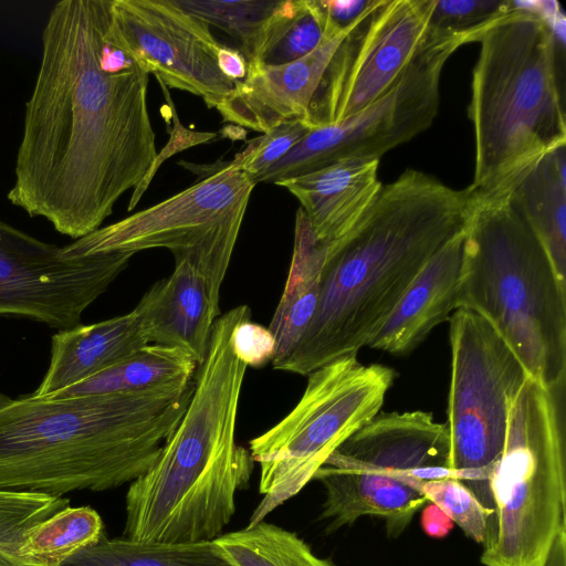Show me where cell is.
<instances>
[{"label":"cell","mask_w":566,"mask_h":566,"mask_svg":"<svg viewBox=\"0 0 566 566\" xmlns=\"http://www.w3.org/2000/svg\"><path fill=\"white\" fill-rule=\"evenodd\" d=\"M111 7L62 0L50 10L7 196L74 240L99 229L157 157L149 74L138 64L118 73L99 66Z\"/></svg>","instance_id":"cell-1"},{"label":"cell","mask_w":566,"mask_h":566,"mask_svg":"<svg viewBox=\"0 0 566 566\" xmlns=\"http://www.w3.org/2000/svg\"><path fill=\"white\" fill-rule=\"evenodd\" d=\"M449 322V469L486 509V472L503 447L510 406L531 376L479 314L458 308Z\"/></svg>","instance_id":"cell-11"},{"label":"cell","mask_w":566,"mask_h":566,"mask_svg":"<svg viewBox=\"0 0 566 566\" xmlns=\"http://www.w3.org/2000/svg\"><path fill=\"white\" fill-rule=\"evenodd\" d=\"M545 566H566V525L558 531L549 549Z\"/></svg>","instance_id":"cell-38"},{"label":"cell","mask_w":566,"mask_h":566,"mask_svg":"<svg viewBox=\"0 0 566 566\" xmlns=\"http://www.w3.org/2000/svg\"><path fill=\"white\" fill-rule=\"evenodd\" d=\"M218 67L232 82L242 81L248 73L244 55L237 49L222 45L217 54Z\"/></svg>","instance_id":"cell-36"},{"label":"cell","mask_w":566,"mask_h":566,"mask_svg":"<svg viewBox=\"0 0 566 566\" xmlns=\"http://www.w3.org/2000/svg\"><path fill=\"white\" fill-rule=\"evenodd\" d=\"M396 371L364 365L357 355L339 357L307 375L295 407L249 442L260 467L263 495L247 526L255 525L313 480L328 457L380 412Z\"/></svg>","instance_id":"cell-9"},{"label":"cell","mask_w":566,"mask_h":566,"mask_svg":"<svg viewBox=\"0 0 566 566\" xmlns=\"http://www.w3.org/2000/svg\"><path fill=\"white\" fill-rule=\"evenodd\" d=\"M187 12L213 25L237 43L247 63L279 0H175Z\"/></svg>","instance_id":"cell-29"},{"label":"cell","mask_w":566,"mask_h":566,"mask_svg":"<svg viewBox=\"0 0 566 566\" xmlns=\"http://www.w3.org/2000/svg\"><path fill=\"white\" fill-rule=\"evenodd\" d=\"M69 504L64 496L0 490V566H35L21 554L25 537Z\"/></svg>","instance_id":"cell-28"},{"label":"cell","mask_w":566,"mask_h":566,"mask_svg":"<svg viewBox=\"0 0 566 566\" xmlns=\"http://www.w3.org/2000/svg\"><path fill=\"white\" fill-rule=\"evenodd\" d=\"M470 33L429 28L426 42L398 78L369 105L336 124L311 129L282 159L255 179L281 181L346 159L379 160L433 123L440 103V78L449 57Z\"/></svg>","instance_id":"cell-12"},{"label":"cell","mask_w":566,"mask_h":566,"mask_svg":"<svg viewBox=\"0 0 566 566\" xmlns=\"http://www.w3.org/2000/svg\"><path fill=\"white\" fill-rule=\"evenodd\" d=\"M479 42L469 117L474 132L473 198L510 196L554 149L565 146L558 39L534 10L515 6Z\"/></svg>","instance_id":"cell-5"},{"label":"cell","mask_w":566,"mask_h":566,"mask_svg":"<svg viewBox=\"0 0 566 566\" xmlns=\"http://www.w3.org/2000/svg\"><path fill=\"white\" fill-rule=\"evenodd\" d=\"M513 9L512 0H437L429 28L446 33H470L478 42L492 22Z\"/></svg>","instance_id":"cell-31"},{"label":"cell","mask_w":566,"mask_h":566,"mask_svg":"<svg viewBox=\"0 0 566 566\" xmlns=\"http://www.w3.org/2000/svg\"><path fill=\"white\" fill-rule=\"evenodd\" d=\"M248 305L214 322L208 353L197 367L192 394L179 423L153 464L130 482L123 537L146 543L212 542L235 513V495L254 467L237 443V416L248 366L232 345Z\"/></svg>","instance_id":"cell-3"},{"label":"cell","mask_w":566,"mask_h":566,"mask_svg":"<svg viewBox=\"0 0 566 566\" xmlns=\"http://www.w3.org/2000/svg\"><path fill=\"white\" fill-rule=\"evenodd\" d=\"M314 127L302 118L284 122L249 140L231 163L255 179L282 159Z\"/></svg>","instance_id":"cell-32"},{"label":"cell","mask_w":566,"mask_h":566,"mask_svg":"<svg viewBox=\"0 0 566 566\" xmlns=\"http://www.w3.org/2000/svg\"><path fill=\"white\" fill-rule=\"evenodd\" d=\"M379 160L346 159L276 184L301 203L316 239L329 245L346 235L382 185Z\"/></svg>","instance_id":"cell-19"},{"label":"cell","mask_w":566,"mask_h":566,"mask_svg":"<svg viewBox=\"0 0 566 566\" xmlns=\"http://www.w3.org/2000/svg\"><path fill=\"white\" fill-rule=\"evenodd\" d=\"M156 78H157V81L161 87L163 94L165 96V99L167 103L166 106L168 107V109L171 114V117L174 118V126H172V130L170 132V139H169L168 144L166 145L165 148L161 149L160 153H157V157L155 159L154 166L150 170V174H149L147 180L144 182V185L142 187H139L138 189L133 191V196H132L128 207H127L128 211H132L136 207L137 202L144 195L146 189L148 188L151 179L155 177V174L157 172L158 168L166 159H168L170 156L175 155L178 151H181L186 148H189V147H192V146H196L199 144L209 143L210 140H212L217 137L216 133L193 132V130H189V129L185 128L179 122V118L177 116V112L175 109V105L170 97L168 87L164 84V82L160 78H158V77H156Z\"/></svg>","instance_id":"cell-33"},{"label":"cell","mask_w":566,"mask_h":566,"mask_svg":"<svg viewBox=\"0 0 566 566\" xmlns=\"http://www.w3.org/2000/svg\"><path fill=\"white\" fill-rule=\"evenodd\" d=\"M106 38L167 87L217 108L234 87L218 67L222 44L210 27L175 0H112Z\"/></svg>","instance_id":"cell-15"},{"label":"cell","mask_w":566,"mask_h":566,"mask_svg":"<svg viewBox=\"0 0 566 566\" xmlns=\"http://www.w3.org/2000/svg\"><path fill=\"white\" fill-rule=\"evenodd\" d=\"M381 2L373 0L346 28H337L328 20L323 42L297 61L281 65L248 64L247 76L234 83L233 90L216 108L222 120L262 134L291 119L307 120L312 99L338 46Z\"/></svg>","instance_id":"cell-16"},{"label":"cell","mask_w":566,"mask_h":566,"mask_svg":"<svg viewBox=\"0 0 566 566\" xmlns=\"http://www.w3.org/2000/svg\"><path fill=\"white\" fill-rule=\"evenodd\" d=\"M104 537L103 520L94 509L69 505L31 530L21 554L35 566H61Z\"/></svg>","instance_id":"cell-26"},{"label":"cell","mask_w":566,"mask_h":566,"mask_svg":"<svg viewBox=\"0 0 566 566\" xmlns=\"http://www.w3.org/2000/svg\"><path fill=\"white\" fill-rule=\"evenodd\" d=\"M133 255L65 258L62 247L0 219V318H25L56 331L73 328Z\"/></svg>","instance_id":"cell-13"},{"label":"cell","mask_w":566,"mask_h":566,"mask_svg":"<svg viewBox=\"0 0 566 566\" xmlns=\"http://www.w3.org/2000/svg\"><path fill=\"white\" fill-rule=\"evenodd\" d=\"M327 30L328 19L319 0H279L248 64L297 61L323 42Z\"/></svg>","instance_id":"cell-24"},{"label":"cell","mask_w":566,"mask_h":566,"mask_svg":"<svg viewBox=\"0 0 566 566\" xmlns=\"http://www.w3.org/2000/svg\"><path fill=\"white\" fill-rule=\"evenodd\" d=\"M484 566H545L566 525L565 381L530 377L513 399L501 452L486 472Z\"/></svg>","instance_id":"cell-7"},{"label":"cell","mask_w":566,"mask_h":566,"mask_svg":"<svg viewBox=\"0 0 566 566\" xmlns=\"http://www.w3.org/2000/svg\"><path fill=\"white\" fill-rule=\"evenodd\" d=\"M422 492L428 502L447 513L469 538L483 544L489 512L460 480L446 478L427 481Z\"/></svg>","instance_id":"cell-30"},{"label":"cell","mask_w":566,"mask_h":566,"mask_svg":"<svg viewBox=\"0 0 566 566\" xmlns=\"http://www.w3.org/2000/svg\"><path fill=\"white\" fill-rule=\"evenodd\" d=\"M328 20L337 28H346L358 19L373 0H319Z\"/></svg>","instance_id":"cell-35"},{"label":"cell","mask_w":566,"mask_h":566,"mask_svg":"<svg viewBox=\"0 0 566 566\" xmlns=\"http://www.w3.org/2000/svg\"><path fill=\"white\" fill-rule=\"evenodd\" d=\"M420 523L423 532L434 538H442L453 528L454 523L438 505L429 502L423 506Z\"/></svg>","instance_id":"cell-37"},{"label":"cell","mask_w":566,"mask_h":566,"mask_svg":"<svg viewBox=\"0 0 566 566\" xmlns=\"http://www.w3.org/2000/svg\"><path fill=\"white\" fill-rule=\"evenodd\" d=\"M192 387L61 399L0 390V490L63 496L133 482L179 423Z\"/></svg>","instance_id":"cell-4"},{"label":"cell","mask_w":566,"mask_h":566,"mask_svg":"<svg viewBox=\"0 0 566 566\" xmlns=\"http://www.w3.org/2000/svg\"><path fill=\"white\" fill-rule=\"evenodd\" d=\"M437 0H382L335 52L312 99L307 122L336 124L398 78L426 42Z\"/></svg>","instance_id":"cell-14"},{"label":"cell","mask_w":566,"mask_h":566,"mask_svg":"<svg viewBox=\"0 0 566 566\" xmlns=\"http://www.w3.org/2000/svg\"><path fill=\"white\" fill-rule=\"evenodd\" d=\"M234 353L248 367H262L272 363L275 355V339L271 331L253 323L251 316L242 319L233 331Z\"/></svg>","instance_id":"cell-34"},{"label":"cell","mask_w":566,"mask_h":566,"mask_svg":"<svg viewBox=\"0 0 566 566\" xmlns=\"http://www.w3.org/2000/svg\"><path fill=\"white\" fill-rule=\"evenodd\" d=\"M61 566H233L212 542L191 544H146L104 537Z\"/></svg>","instance_id":"cell-25"},{"label":"cell","mask_w":566,"mask_h":566,"mask_svg":"<svg viewBox=\"0 0 566 566\" xmlns=\"http://www.w3.org/2000/svg\"><path fill=\"white\" fill-rule=\"evenodd\" d=\"M148 345L133 311L93 324L57 331L51 337L50 360L38 388L43 398L122 361Z\"/></svg>","instance_id":"cell-20"},{"label":"cell","mask_w":566,"mask_h":566,"mask_svg":"<svg viewBox=\"0 0 566 566\" xmlns=\"http://www.w3.org/2000/svg\"><path fill=\"white\" fill-rule=\"evenodd\" d=\"M464 229L421 269L368 347L407 355L457 310Z\"/></svg>","instance_id":"cell-18"},{"label":"cell","mask_w":566,"mask_h":566,"mask_svg":"<svg viewBox=\"0 0 566 566\" xmlns=\"http://www.w3.org/2000/svg\"><path fill=\"white\" fill-rule=\"evenodd\" d=\"M326 251L327 247L316 239L306 214L298 208L291 265L268 327L275 339L273 367L292 353L310 325L318 302Z\"/></svg>","instance_id":"cell-21"},{"label":"cell","mask_w":566,"mask_h":566,"mask_svg":"<svg viewBox=\"0 0 566 566\" xmlns=\"http://www.w3.org/2000/svg\"><path fill=\"white\" fill-rule=\"evenodd\" d=\"M148 344L177 348L198 366L205 360L216 319L221 315L200 272L175 261L172 273L156 283L133 310Z\"/></svg>","instance_id":"cell-17"},{"label":"cell","mask_w":566,"mask_h":566,"mask_svg":"<svg viewBox=\"0 0 566 566\" xmlns=\"http://www.w3.org/2000/svg\"><path fill=\"white\" fill-rule=\"evenodd\" d=\"M197 363L185 352L148 344L122 361L43 398L129 394L177 388L192 381Z\"/></svg>","instance_id":"cell-23"},{"label":"cell","mask_w":566,"mask_h":566,"mask_svg":"<svg viewBox=\"0 0 566 566\" xmlns=\"http://www.w3.org/2000/svg\"><path fill=\"white\" fill-rule=\"evenodd\" d=\"M446 423L428 411L379 412L345 440L313 480L325 490L319 518L326 532L361 516L385 521L388 537H399L428 503L424 482L454 478L449 469Z\"/></svg>","instance_id":"cell-8"},{"label":"cell","mask_w":566,"mask_h":566,"mask_svg":"<svg viewBox=\"0 0 566 566\" xmlns=\"http://www.w3.org/2000/svg\"><path fill=\"white\" fill-rule=\"evenodd\" d=\"M471 191L407 169L381 187L357 224L326 245L316 310L275 370L307 376L368 346L426 263L463 231Z\"/></svg>","instance_id":"cell-2"},{"label":"cell","mask_w":566,"mask_h":566,"mask_svg":"<svg viewBox=\"0 0 566 566\" xmlns=\"http://www.w3.org/2000/svg\"><path fill=\"white\" fill-rule=\"evenodd\" d=\"M233 566H335L295 533L264 521L213 541Z\"/></svg>","instance_id":"cell-27"},{"label":"cell","mask_w":566,"mask_h":566,"mask_svg":"<svg viewBox=\"0 0 566 566\" xmlns=\"http://www.w3.org/2000/svg\"><path fill=\"white\" fill-rule=\"evenodd\" d=\"M512 201L566 284L565 146L544 156L511 195Z\"/></svg>","instance_id":"cell-22"},{"label":"cell","mask_w":566,"mask_h":566,"mask_svg":"<svg viewBox=\"0 0 566 566\" xmlns=\"http://www.w3.org/2000/svg\"><path fill=\"white\" fill-rule=\"evenodd\" d=\"M511 195L473 198L457 310L486 319L530 376L552 388L566 378V284Z\"/></svg>","instance_id":"cell-6"},{"label":"cell","mask_w":566,"mask_h":566,"mask_svg":"<svg viewBox=\"0 0 566 566\" xmlns=\"http://www.w3.org/2000/svg\"><path fill=\"white\" fill-rule=\"evenodd\" d=\"M203 177L147 209L62 247L65 258L164 248L193 265L213 302L228 271L247 207L256 185L231 161L200 168Z\"/></svg>","instance_id":"cell-10"}]
</instances>
